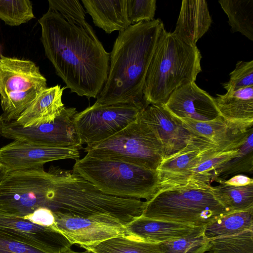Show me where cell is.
<instances>
[{"label":"cell","instance_id":"6da1fadb","mask_svg":"<svg viewBox=\"0 0 253 253\" xmlns=\"http://www.w3.org/2000/svg\"><path fill=\"white\" fill-rule=\"evenodd\" d=\"M38 21L45 54L66 88L96 98L107 79L110 53L91 26L75 23L49 9Z\"/></svg>","mask_w":253,"mask_h":253},{"label":"cell","instance_id":"7a4b0ae2","mask_svg":"<svg viewBox=\"0 0 253 253\" xmlns=\"http://www.w3.org/2000/svg\"><path fill=\"white\" fill-rule=\"evenodd\" d=\"M165 30L160 19L131 25L119 32L110 55L107 79L95 103L148 106L143 89L158 42Z\"/></svg>","mask_w":253,"mask_h":253},{"label":"cell","instance_id":"3957f363","mask_svg":"<svg viewBox=\"0 0 253 253\" xmlns=\"http://www.w3.org/2000/svg\"><path fill=\"white\" fill-rule=\"evenodd\" d=\"M49 209L53 213L125 226L142 212L144 202L102 193L74 172L53 167Z\"/></svg>","mask_w":253,"mask_h":253},{"label":"cell","instance_id":"277c9868","mask_svg":"<svg viewBox=\"0 0 253 253\" xmlns=\"http://www.w3.org/2000/svg\"><path fill=\"white\" fill-rule=\"evenodd\" d=\"M202 55L165 29L158 42L146 74L143 98L150 104H164L176 88L195 82L202 71Z\"/></svg>","mask_w":253,"mask_h":253},{"label":"cell","instance_id":"5b68a950","mask_svg":"<svg viewBox=\"0 0 253 253\" xmlns=\"http://www.w3.org/2000/svg\"><path fill=\"white\" fill-rule=\"evenodd\" d=\"M72 171L102 193L115 197L151 199L158 191L156 170L121 160L85 155Z\"/></svg>","mask_w":253,"mask_h":253},{"label":"cell","instance_id":"8992f818","mask_svg":"<svg viewBox=\"0 0 253 253\" xmlns=\"http://www.w3.org/2000/svg\"><path fill=\"white\" fill-rule=\"evenodd\" d=\"M215 198L211 185L158 191L144 202L140 216L195 227H205L231 212Z\"/></svg>","mask_w":253,"mask_h":253},{"label":"cell","instance_id":"52a82bcc","mask_svg":"<svg viewBox=\"0 0 253 253\" xmlns=\"http://www.w3.org/2000/svg\"><path fill=\"white\" fill-rule=\"evenodd\" d=\"M47 87L46 78L33 61L0 55V116L3 122L16 121Z\"/></svg>","mask_w":253,"mask_h":253},{"label":"cell","instance_id":"ba28073f","mask_svg":"<svg viewBox=\"0 0 253 253\" xmlns=\"http://www.w3.org/2000/svg\"><path fill=\"white\" fill-rule=\"evenodd\" d=\"M86 155L121 160L156 170L164 158L162 146L139 119L110 137L86 145Z\"/></svg>","mask_w":253,"mask_h":253},{"label":"cell","instance_id":"9c48e42d","mask_svg":"<svg viewBox=\"0 0 253 253\" xmlns=\"http://www.w3.org/2000/svg\"><path fill=\"white\" fill-rule=\"evenodd\" d=\"M54 179L53 167L8 172L0 185V212L25 215L40 208L49 209Z\"/></svg>","mask_w":253,"mask_h":253},{"label":"cell","instance_id":"30bf717a","mask_svg":"<svg viewBox=\"0 0 253 253\" xmlns=\"http://www.w3.org/2000/svg\"><path fill=\"white\" fill-rule=\"evenodd\" d=\"M147 107L135 103H94L77 112L73 122L82 144L90 145L110 137L137 121Z\"/></svg>","mask_w":253,"mask_h":253},{"label":"cell","instance_id":"8fae6325","mask_svg":"<svg viewBox=\"0 0 253 253\" xmlns=\"http://www.w3.org/2000/svg\"><path fill=\"white\" fill-rule=\"evenodd\" d=\"M77 113L75 108H64L51 123L23 127L14 121L3 122L0 135L12 140L53 147L80 150L82 143L76 130L73 120Z\"/></svg>","mask_w":253,"mask_h":253},{"label":"cell","instance_id":"7c38bea8","mask_svg":"<svg viewBox=\"0 0 253 253\" xmlns=\"http://www.w3.org/2000/svg\"><path fill=\"white\" fill-rule=\"evenodd\" d=\"M76 149L37 144L23 140H14L0 148V163L8 172L43 167L49 162L80 159Z\"/></svg>","mask_w":253,"mask_h":253},{"label":"cell","instance_id":"4fadbf2b","mask_svg":"<svg viewBox=\"0 0 253 253\" xmlns=\"http://www.w3.org/2000/svg\"><path fill=\"white\" fill-rule=\"evenodd\" d=\"M54 213V230L71 245L91 246L118 236L125 235V226L75 216Z\"/></svg>","mask_w":253,"mask_h":253},{"label":"cell","instance_id":"5bb4252c","mask_svg":"<svg viewBox=\"0 0 253 253\" xmlns=\"http://www.w3.org/2000/svg\"><path fill=\"white\" fill-rule=\"evenodd\" d=\"M138 119L160 141L164 158L183 148L194 136L163 105H148L142 111Z\"/></svg>","mask_w":253,"mask_h":253},{"label":"cell","instance_id":"9a60e30c","mask_svg":"<svg viewBox=\"0 0 253 253\" xmlns=\"http://www.w3.org/2000/svg\"><path fill=\"white\" fill-rule=\"evenodd\" d=\"M163 105L178 118L205 122L220 116L214 98L195 82L176 88Z\"/></svg>","mask_w":253,"mask_h":253},{"label":"cell","instance_id":"2e32d148","mask_svg":"<svg viewBox=\"0 0 253 253\" xmlns=\"http://www.w3.org/2000/svg\"><path fill=\"white\" fill-rule=\"evenodd\" d=\"M220 151H224L216 145L194 136L183 148L162 160L156 169L158 190L171 178Z\"/></svg>","mask_w":253,"mask_h":253},{"label":"cell","instance_id":"e0dca14e","mask_svg":"<svg viewBox=\"0 0 253 253\" xmlns=\"http://www.w3.org/2000/svg\"><path fill=\"white\" fill-rule=\"evenodd\" d=\"M0 230L40 247L67 249L71 246L64 237L52 228L37 224L18 215L0 212Z\"/></svg>","mask_w":253,"mask_h":253},{"label":"cell","instance_id":"ac0fdd59","mask_svg":"<svg viewBox=\"0 0 253 253\" xmlns=\"http://www.w3.org/2000/svg\"><path fill=\"white\" fill-rule=\"evenodd\" d=\"M214 101L220 116L232 129L245 133L253 126V86L217 94Z\"/></svg>","mask_w":253,"mask_h":253},{"label":"cell","instance_id":"d6986e66","mask_svg":"<svg viewBox=\"0 0 253 253\" xmlns=\"http://www.w3.org/2000/svg\"><path fill=\"white\" fill-rule=\"evenodd\" d=\"M201 227L140 216L125 226V232L132 238L162 243L187 236Z\"/></svg>","mask_w":253,"mask_h":253},{"label":"cell","instance_id":"ffe728a7","mask_svg":"<svg viewBox=\"0 0 253 253\" xmlns=\"http://www.w3.org/2000/svg\"><path fill=\"white\" fill-rule=\"evenodd\" d=\"M212 22L205 0H183L173 33L185 43L196 45L209 30Z\"/></svg>","mask_w":253,"mask_h":253},{"label":"cell","instance_id":"44dd1931","mask_svg":"<svg viewBox=\"0 0 253 253\" xmlns=\"http://www.w3.org/2000/svg\"><path fill=\"white\" fill-rule=\"evenodd\" d=\"M177 118L191 134L216 145L223 151L238 149L244 142L249 130L245 133L235 131L220 116L205 122Z\"/></svg>","mask_w":253,"mask_h":253},{"label":"cell","instance_id":"7402d4cb","mask_svg":"<svg viewBox=\"0 0 253 253\" xmlns=\"http://www.w3.org/2000/svg\"><path fill=\"white\" fill-rule=\"evenodd\" d=\"M65 88L59 84L47 87L14 122L25 127L54 121L64 108L62 96Z\"/></svg>","mask_w":253,"mask_h":253},{"label":"cell","instance_id":"603a6c76","mask_svg":"<svg viewBox=\"0 0 253 253\" xmlns=\"http://www.w3.org/2000/svg\"><path fill=\"white\" fill-rule=\"evenodd\" d=\"M94 24L107 34L122 32L131 24L127 12L126 0H82Z\"/></svg>","mask_w":253,"mask_h":253},{"label":"cell","instance_id":"cb8c5ba5","mask_svg":"<svg viewBox=\"0 0 253 253\" xmlns=\"http://www.w3.org/2000/svg\"><path fill=\"white\" fill-rule=\"evenodd\" d=\"M253 209L229 212L205 226L204 234L211 239L253 230Z\"/></svg>","mask_w":253,"mask_h":253},{"label":"cell","instance_id":"d4e9b609","mask_svg":"<svg viewBox=\"0 0 253 253\" xmlns=\"http://www.w3.org/2000/svg\"><path fill=\"white\" fill-rule=\"evenodd\" d=\"M82 248L95 253H164L161 243L135 239L126 235Z\"/></svg>","mask_w":253,"mask_h":253},{"label":"cell","instance_id":"484cf974","mask_svg":"<svg viewBox=\"0 0 253 253\" xmlns=\"http://www.w3.org/2000/svg\"><path fill=\"white\" fill-rule=\"evenodd\" d=\"M232 32H239L253 41V0H220Z\"/></svg>","mask_w":253,"mask_h":253},{"label":"cell","instance_id":"4316f807","mask_svg":"<svg viewBox=\"0 0 253 253\" xmlns=\"http://www.w3.org/2000/svg\"><path fill=\"white\" fill-rule=\"evenodd\" d=\"M253 127L250 128L245 139L239 148L238 154L217 169L213 181L224 180L237 174L253 173Z\"/></svg>","mask_w":253,"mask_h":253},{"label":"cell","instance_id":"83f0119b","mask_svg":"<svg viewBox=\"0 0 253 253\" xmlns=\"http://www.w3.org/2000/svg\"><path fill=\"white\" fill-rule=\"evenodd\" d=\"M212 186L216 199L230 211H247L253 209V184L234 186L219 182Z\"/></svg>","mask_w":253,"mask_h":253},{"label":"cell","instance_id":"f1b7e54d","mask_svg":"<svg viewBox=\"0 0 253 253\" xmlns=\"http://www.w3.org/2000/svg\"><path fill=\"white\" fill-rule=\"evenodd\" d=\"M210 253H253V230L209 239Z\"/></svg>","mask_w":253,"mask_h":253},{"label":"cell","instance_id":"f546056e","mask_svg":"<svg viewBox=\"0 0 253 253\" xmlns=\"http://www.w3.org/2000/svg\"><path fill=\"white\" fill-rule=\"evenodd\" d=\"M204 227L191 234L161 243L164 253H205L208 251L209 239L204 234Z\"/></svg>","mask_w":253,"mask_h":253},{"label":"cell","instance_id":"4dcf8cb0","mask_svg":"<svg viewBox=\"0 0 253 253\" xmlns=\"http://www.w3.org/2000/svg\"><path fill=\"white\" fill-rule=\"evenodd\" d=\"M35 17L29 0H0V19L11 26H19Z\"/></svg>","mask_w":253,"mask_h":253},{"label":"cell","instance_id":"1f68e13d","mask_svg":"<svg viewBox=\"0 0 253 253\" xmlns=\"http://www.w3.org/2000/svg\"><path fill=\"white\" fill-rule=\"evenodd\" d=\"M66 249L38 247L0 230V253H62Z\"/></svg>","mask_w":253,"mask_h":253},{"label":"cell","instance_id":"d6a6232c","mask_svg":"<svg viewBox=\"0 0 253 253\" xmlns=\"http://www.w3.org/2000/svg\"><path fill=\"white\" fill-rule=\"evenodd\" d=\"M222 85L227 92L253 86V60L238 61L230 74L229 81Z\"/></svg>","mask_w":253,"mask_h":253},{"label":"cell","instance_id":"836d02e7","mask_svg":"<svg viewBox=\"0 0 253 253\" xmlns=\"http://www.w3.org/2000/svg\"><path fill=\"white\" fill-rule=\"evenodd\" d=\"M49 9L59 13L64 18L82 26L87 22L85 12L78 0H48Z\"/></svg>","mask_w":253,"mask_h":253},{"label":"cell","instance_id":"e575fe53","mask_svg":"<svg viewBox=\"0 0 253 253\" xmlns=\"http://www.w3.org/2000/svg\"><path fill=\"white\" fill-rule=\"evenodd\" d=\"M126 4L127 15L131 25L154 19L155 0H126Z\"/></svg>","mask_w":253,"mask_h":253},{"label":"cell","instance_id":"d590c367","mask_svg":"<svg viewBox=\"0 0 253 253\" xmlns=\"http://www.w3.org/2000/svg\"><path fill=\"white\" fill-rule=\"evenodd\" d=\"M20 216L37 224L54 230L55 225V216L53 211L47 208H40L30 214Z\"/></svg>","mask_w":253,"mask_h":253},{"label":"cell","instance_id":"8d00e7d4","mask_svg":"<svg viewBox=\"0 0 253 253\" xmlns=\"http://www.w3.org/2000/svg\"><path fill=\"white\" fill-rule=\"evenodd\" d=\"M217 182H223L227 185L234 186H244L253 184V179L245 175L239 174L231 176L228 179L219 180Z\"/></svg>","mask_w":253,"mask_h":253},{"label":"cell","instance_id":"74e56055","mask_svg":"<svg viewBox=\"0 0 253 253\" xmlns=\"http://www.w3.org/2000/svg\"><path fill=\"white\" fill-rule=\"evenodd\" d=\"M8 172L0 163V185L5 178Z\"/></svg>","mask_w":253,"mask_h":253},{"label":"cell","instance_id":"f35d334b","mask_svg":"<svg viewBox=\"0 0 253 253\" xmlns=\"http://www.w3.org/2000/svg\"><path fill=\"white\" fill-rule=\"evenodd\" d=\"M62 253H94L93 252H92L89 250H87V249H86L85 251H84V252H75L74 251L72 250L71 248H68L67 249L65 250V251H64Z\"/></svg>","mask_w":253,"mask_h":253},{"label":"cell","instance_id":"ab89813d","mask_svg":"<svg viewBox=\"0 0 253 253\" xmlns=\"http://www.w3.org/2000/svg\"><path fill=\"white\" fill-rule=\"evenodd\" d=\"M3 121L1 119V116H0V135L1 131L2 126L3 125Z\"/></svg>","mask_w":253,"mask_h":253},{"label":"cell","instance_id":"60d3db41","mask_svg":"<svg viewBox=\"0 0 253 253\" xmlns=\"http://www.w3.org/2000/svg\"><path fill=\"white\" fill-rule=\"evenodd\" d=\"M210 253V252H206V253Z\"/></svg>","mask_w":253,"mask_h":253}]
</instances>
